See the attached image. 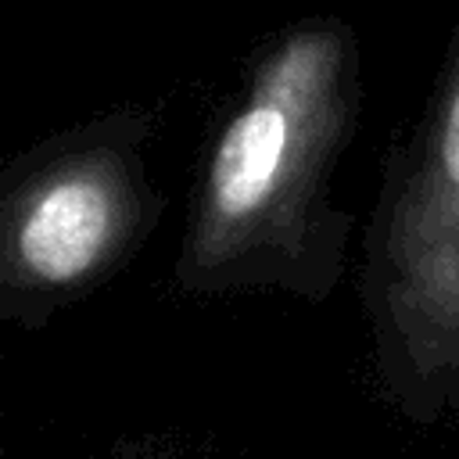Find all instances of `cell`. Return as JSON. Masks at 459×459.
<instances>
[{
    "label": "cell",
    "instance_id": "obj_1",
    "mask_svg": "<svg viewBox=\"0 0 459 459\" xmlns=\"http://www.w3.org/2000/svg\"><path fill=\"white\" fill-rule=\"evenodd\" d=\"M359 115V50L337 18L287 29L255 61L201 172L176 280L186 290L326 294L351 219L330 183Z\"/></svg>",
    "mask_w": 459,
    "mask_h": 459
},
{
    "label": "cell",
    "instance_id": "obj_2",
    "mask_svg": "<svg viewBox=\"0 0 459 459\" xmlns=\"http://www.w3.org/2000/svg\"><path fill=\"white\" fill-rule=\"evenodd\" d=\"M143 111L104 115L43 143L14 169L0 215L7 305H50L97 283L140 244L161 194L151 186Z\"/></svg>",
    "mask_w": 459,
    "mask_h": 459
},
{
    "label": "cell",
    "instance_id": "obj_3",
    "mask_svg": "<svg viewBox=\"0 0 459 459\" xmlns=\"http://www.w3.org/2000/svg\"><path fill=\"white\" fill-rule=\"evenodd\" d=\"M366 294L412 373L459 369V25L427 115L387 158Z\"/></svg>",
    "mask_w": 459,
    "mask_h": 459
}]
</instances>
